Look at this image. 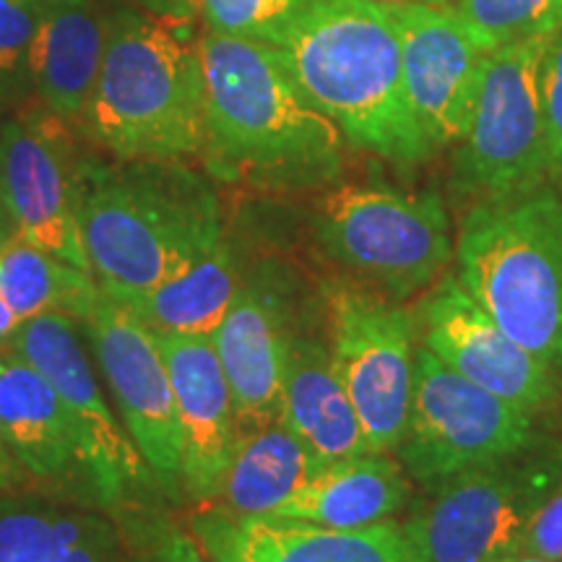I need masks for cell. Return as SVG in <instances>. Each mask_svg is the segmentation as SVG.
I'll list each match as a JSON object with an SVG mask.
<instances>
[{"mask_svg": "<svg viewBox=\"0 0 562 562\" xmlns=\"http://www.w3.org/2000/svg\"><path fill=\"white\" fill-rule=\"evenodd\" d=\"M206 154L222 178L302 191L341 172V131L302 94L277 47L199 34Z\"/></svg>", "mask_w": 562, "mask_h": 562, "instance_id": "obj_1", "label": "cell"}, {"mask_svg": "<svg viewBox=\"0 0 562 562\" xmlns=\"http://www.w3.org/2000/svg\"><path fill=\"white\" fill-rule=\"evenodd\" d=\"M277 50L302 94L355 149L396 165H419L435 151L406 102L402 42L389 5L323 0Z\"/></svg>", "mask_w": 562, "mask_h": 562, "instance_id": "obj_2", "label": "cell"}, {"mask_svg": "<svg viewBox=\"0 0 562 562\" xmlns=\"http://www.w3.org/2000/svg\"><path fill=\"white\" fill-rule=\"evenodd\" d=\"M83 123L121 161H178L203 151V74L188 16L131 5L110 13Z\"/></svg>", "mask_w": 562, "mask_h": 562, "instance_id": "obj_3", "label": "cell"}, {"mask_svg": "<svg viewBox=\"0 0 562 562\" xmlns=\"http://www.w3.org/2000/svg\"><path fill=\"white\" fill-rule=\"evenodd\" d=\"M170 161L97 159L76 165V220L89 269L108 297L123 302L178 273L224 229L214 195Z\"/></svg>", "mask_w": 562, "mask_h": 562, "instance_id": "obj_4", "label": "cell"}, {"mask_svg": "<svg viewBox=\"0 0 562 562\" xmlns=\"http://www.w3.org/2000/svg\"><path fill=\"white\" fill-rule=\"evenodd\" d=\"M459 281L513 341L562 368V195L484 199L459 235Z\"/></svg>", "mask_w": 562, "mask_h": 562, "instance_id": "obj_5", "label": "cell"}, {"mask_svg": "<svg viewBox=\"0 0 562 562\" xmlns=\"http://www.w3.org/2000/svg\"><path fill=\"white\" fill-rule=\"evenodd\" d=\"M562 482V448L533 440L524 451L425 487L402 526L419 562H501L524 552L533 513Z\"/></svg>", "mask_w": 562, "mask_h": 562, "instance_id": "obj_6", "label": "cell"}, {"mask_svg": "<svg viewBox=\"0 0 562 562\" xmlns=\"http://www.w3.org/2000/svg\"><path fill=\"white\" fill-rule=\"evenodd\" d=\"M313 232L328 258L396 300L432 284L453 258L451 224L435 193L334 188L315 203Z\"/></svg>", "mask_w": 562, "mask_h": 562, "instance_id": "obj_7", "label": "cell"}, {"mask_svg": "<svg viewBox=\"0 0 562 562\" xmlns=\"http://www.w3.org/2000/svg\"><path fill=\"white\" fill-rule=\"evenodd\" d=\"M533 440V414L467 381L427 347L414 351L409 417L396 448L409 480L432 487L508 459Z\"/></svg>", "mask_w": 562, "mask_h": 562, "instance_id": "obj_8", "label": "cell"}, {"mask_svg": "<svg viewBox=\"0 0 562 562\" xmlns=\"http://www.w3.org/2000/svg\"><path fill=\"white\" fill-rule=\"evenodd\" d=\"M547 37L487 53L472 128L461 140L456 175L467 191L503 199L542 188L550 175L539 91Z\"/></svg>", "mask_w": 562, "mask_h": 562, "instance_id": "obj_9", "label": "cell"}, {"mask_svg": "<svg viewBox=\"0 0 562 562\" xmlns=\"http://www.w3.org/2000/svg\"><path fill=\"white\" fill-rule=\"evenodd\" d=\"M331 357L370 451L391 453L404 438L414 385V318L360 286L326 294Z\"/></svg>", "mask_w": 562, "mask_h": 562, "instance_id": "obj_10", "label": "cell"}, {"mask_svg": "<svg viewBox=\"0 0 562 562\" xmlns=\"http://www.w3.org/2000/svg\"><path fill=\"white\" fill-rule=\"evenodd\" d=\"M5 344L58 391L79 442L91 497L112 505L149 487L154 476L149 463L110 409L76 331V321L63 313L37 315L21 323Z\"/></svg>", "mask_w": 562, "mask_h": 562, "instance_id": "obj_11", "label": "cell"}, {"mask_svg": "<svg viewBox=\"0 0 562 562\" xmlns=\"http://www.w3.org/2000/svg\"><path fill=\"white\" fill-rule=\"evenodd\" d=\"M83 326L131 440L157 482L167 490L178 487L182 440L170 370L157 334L102 290Z\"/></svg>", "mask_w": 562, "mask_h": 562, "instance_id": "obj_12", "label": "cell"}, {"mask_svg": "<svg viewBox=\"0 0 562 562\" xmlns=\"http://www.w3.org/2000/svg\"><path fill=\"white\" fill-rule=\"evenodd\" d=\"M58 115L30 112L0 131V206L13 235L74 269L89 261L76 220V165ZM94 277V273H91Z\"/></svg>", "mask_w": 562, "mask_h": 562, "instance_id": "obj_13", "label": "cell"}, {"mask_svg": "<svg viewBox=\"0 0 562 562\" xmlns=\"http://www.w3.org/2000/svg\"><path fill=\"white\" fill-rule=\"evenodd\" d=\"M398 42L406 102L432 149L461 144L472 128L487 50L451 5H389Z\"/></svg>", "mask_w": 562, "mask_h": 562, "instance_id": "obj_14", "label": "cell"}, {"mask_svg": "<svg viewBox=\"0 0 562 562\" xmlns=\"http://www.w3.org/2000/svg\"><path fill=\"white\" fill-rule=\"evenodd\" d=\"M422 347L438 360L524 412H539L554 398V370L513 341L459 279H442L419 305Z\"/></svg>", "mask_w": 562, "mask_h": 562, "instance_id": "obj_15", "label": "cell"}, {"mask_svg": "<svg viewBox=\"0 0 562 562\" xmlns=\"http://www.w3.org/2000/svg\"><path fill=\"white\" fill-rule=\"evenodd\" d=\"M191 533L211 562H419L396 524L328 529L281 516H243L206 505Z\"/></svg>", "mask_w": 562, "mask_h": 562, "instance_id": "obj_16", "label": "cell"}, {"mask_svg": "<svg viewBox=\"0 0 562 562\" xmlns=\"http://www.w3.org/2000/svg\"><path fill=\"white\" fill-rule=\"evenodd\" d=\"M154 334L170 370L178 409L180 487L193 501H214L243 440L227 378L209 334Z\"/></svg>", "mask_w": 562, "mask_h": 562, "instance_id": "obj_17", "label": "cell"}, {"mask_svg": "<svg viewBox=\"0 0 562 562\" xmlns=\"http://www.w3.org/2000/svg\"><path fill=\"white\" fill-rule=\"evenodd\" d=\"M211 341L227 378L240 432L250 435L279 422L290 331L277 294L263 281L237 284Z\"/></svg>", "mask_w": 562, "mask_h": 562, "instance_id": "obj_18", "label": "cell"}, {"mask_svg": "<svg viewBox=\"0 0 562 562\" xmlns=\"http://www.w3.org/2000/svg\"><path fill=\"white\" fill-rule=\"evenodd\" d=\"M0 438L26 476L53 484L81 476L89 490L58 391L11 347L0 349Z\"/></svg>", "mask_w": 562, "mask_h": 562, "instance_id": "obj_19", "label": "cell"}, {"mask_svg": "<svg viewBox=\"0 0 562 562\" xmlns=\"http://www.w3.org/2000/svg\"><path fill=\"white\" fill-rule=\"evenodd\" d=\"M108 21L94 0H37L30 79L63 121H79L100 74Z\"/></svg>", "mask_w": 562, "mask_h": 562, "instance_id": "obj_20", "label": "cell"}, {"mask_svg": "<svg viewBox=\"0 0 562 562\" xmlns=\"http://www.w3.org/2000/svg\"><path fill=\"white\" fill-rule=\"evenodd\" d=\"M281 425H286L323 463L370 453L368 438L326 344L297 336L286 347Z\"/></svg>", "mask_w": 562, "mask_h": 562, "instance_id": "obj_21", "label": "cell"}, {"mask_svg": "<svg viewBox=\"0 0 562 562\" xmlns=\"http://www.w3.org/2000/svg\"><path fill=\"white\" fill-rule=\"evenodd\" d=\"M409 501V480L389 453H364L315 474L277 516L328 529H364L391 521Z\"/></svg>", "mask_w": 562, "mask_h": 562, "instance_id": "obj_22", "label": "cell"}, {"mask_svg": "<svg viewBox=\"0 0 562 562\" xmlns=\"http://www.w3.org/2000/svg\"><path fill=\"white\" fill-rule=\"evenodd\" d=\"M117 547L100 513L37 495H0V562H115Z\"/></svg>", "mask_w": 562, "mask_h": 562, "instance_id": "obj_23", "label": "cell"}, {"mask_svg": "<svg viewBox=\"0 0 562 562\" xmlns=\"http://www.w3.org/2000/svg\"><path fill=\"white\" fill-rule=\"evenodd\" d=\"M237 292V273L224 229L170 279L121 305L159 334H214Z\"/></svg>", "mask_w": 562, "mask_h": 562, "instance_id": "obj_24", "label": "cell"}, {"mask_svg": "<svg viewBox=\"0 0 562 562\" xmlns=\"http://www.w3.org/2000/svg\"><path fill=\"white\" fill-rule=\"evenodd\" d=\"M331 463H323L290 427L273 425L243 435L220 497L243 516H277L297 492Z\"/></svg>", "mask_w": 562, "mask_h": 562, "instance_id": "obj_25", "label": "cell"}, {"mask_svg": "<svg viewBox=\"0 0 562 562\" xmlns=\"http://www.w3.org/2000/svg\"><path fill=\"white\" fill-rule=\"evenodd\" d=\"M0 297L9 302L21 323L45 313L83 321L100 297V284L91 273L11 235L0 245Z\"/></svg>", "mask_w": 562, "mask_h": 562, "instance_id": "obj_26", "label": "cell"}, {"mask_svg": "<svg viewBox=\"0 0 562 562\" xmlns=\"http://www.w3.org/2000/svg\"><path fill=\"white\" fill-rule=\"evenodd\" d=\"M323 0H167V9L193 16L203 30L224 37L279 47L292 26Z\"/></svg>", "mask_w": 562, "mask_h": 562, "instance_id": "obj_27", "label": "cell"}, {"mask_svg": "<svg viewBox=\"0 0 562 562\" xmlns=\"http://www.w3.org/2000/svg\"><path fill=\"white\" fill-rule=\"evenodd\" d=\"M451 9L487 53L562 26V0H451Z\"/></svg>", "mask_w": 562, "mask_h": 562, "instance_id": "obj_28", "label": "cell"}, {"mask_svg": "<svg viewBox=\"0 0 562 562\" xmlns=\"http://www.w3.org/2000/svg\"><path fill=\"white\" fill-rule=\"evenodd\" d=\"M539 91H542L550 175L562 182V26H558L544 42Z\"/></svg>", "mask_w": 562, "mask_h": 562, "instance_id": "obj_29", "label": "cell"}, {"mask_svg": "<svg viewBox=\"0 0 562 562\" xmlns=\"http://www.w3.org/2000/svg\"><path fill=\"white\" fill-rule=\"evenodd\" d=\"M37 0H0V76H30Z\"/></svg>", "mask_w": 562, "mask_h": 562, "instance_id": "obj_30", "label": "cell"}, {"mask_svg": "<svg viewBox=\"0 0 562 562\" xmlns=\"http://www.w3.org/2000/svg\"><path fill=\"white\" fill-rule=\"evenodd\" d=\"M524 552L550 562L562 560V482L550 492L542 508L533 513L529 531H526Z\"/></svg>", "mask_w": 562, "mask_h": 562, "instance_id": "obj_31", "label": "cell"}, {"mask_svg": "<svg viewBox=\"0 0 562 562\" xmlns=\"http://www.w3.org/2000/svg\"><path fill=\"white\" fill-rule=\"evenodd\" d=\"M154 562H211L201 544L195 542L193 533H180L175 529H161L157 542H154Z\"/></svg>", "mask_w": 562, "mask_h": 562, "instance_id": "obj_32", "label": "cell"}, {"mask_svg": "<svg viewBox=\"0 0 562 562\" xmlns=\"http://www.w3.org/2000/svg\"><path fill=\"white\" fill-rule=\"evenodd\" d=\"M24 476L26 474L21 472V467L13 461V456L9 453V448H5L3 438H0V495L16 490L19 484L24 482Z\"/></svg>", "mask_w": 562, "mask_h": 562, "instance_id": "obj_33", "label": "cell"}, {"mask_svg": "<svg viewBox=\"0 0 562 562\" xmlns=\"http://www.w3.org/2000/svg\"><path fill=\"white\" fill-rule=\"evenodd\" d=\"M383 5H404V3H427V5H451V0H372Z\"/></svg>", "mask_w": 562, "mask_h": 562, "instance_id": "obj_34", "label": "cell"}, {"mask_svg": "<svg viewBox=\"0 0 562 562\" xmlns=\"http://www.w3.org/2000/svg\"><path fill=\"white\" fill-rule=\"evenodd\" d=\"M11 235H13V229H11V222H9V216H5L3 206H0V245H3L5 240H9Z\"/></svg>", "mask_w": 562, "mask_h": 562, "instance_id": "obj_35", "label": "cell"}, {"mask_svg": "<svg viewBox=\"0 0 562 562\" xmlns=\"http://www.w3.org/2000/svg\"><path fill=\"white\" fill-rule=\"evenodd\" d=\"M510 562H550V560L537 558V554H531V552H518L516 558H510Z\"/></svg>", "mask_w": 562, "mask_h": 562, "instance_id": "obj_36", "label": "cell"}, {"mask_svg": "<svg viewBox=\"0 0 562 562\" xmlns=\"http://www.w3.org/2000/svg\"><path fill=\"white\" fill-rule=\"evenodd\" d=\"M501 562H510V560H501Z\"/></svg>", "mask_w": 562, "mask_h": 562, "instance_id": "obj_37", "label": "cell"}]
</instances>
